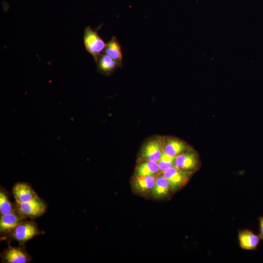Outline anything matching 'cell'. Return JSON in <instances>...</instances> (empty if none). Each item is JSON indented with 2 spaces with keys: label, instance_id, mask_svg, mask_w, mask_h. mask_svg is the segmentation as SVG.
Wrapping results in <instances>:
<instances>
[{
  "label": "cell",
  "instance_id": "obj_17",
  "mask_svg": "<svg viewBox=\"0 0 263 263\" xmlns=\"http://www.w3.org/2000/svg\"><path fill=\"white\" fill-rule=\"evenodd\" d=\"M9 193L2 187L0 188V213L4 215L16 209L15 203H12L9 200Z\"/></svg>",
  "mask_w": 263,
  "mask_h": 263
},
{
  "label": "cell",
  "instance_id": "obj_5",
  "mask_svg": "<svg viewBox=\"0 0 263 263\" xmlns=\"http://www.w3.org/2000/svg\"><path fill=\"white\" fill-rule=\"evenodd\" d=\"M0 257L3 263H29L32 261L25 245L12 247L8 244V247L1 253Z\"/></svg>",
  "mask_w": 263,
  "mask_h": 263
},
{
  "label": "cell",
  "instance_id": "obj_7",
  "mask_svg": "<svg viewBox=\"0 0 263 263\" xmlns=\"http://www.w3.org/2000/svg\"><path fill=\"white\" fill-rule=\"evenodd\" d=\"M163 143L164 139L158 137L149 141L142 149L141 158L158 162L163 152Z\"/></svg>",
  "mask_w": 263,
  "mask_h": 263
},
{
  "label": "cell",
  "instance_id": "obj_15",
  "mask_svg": "<svg viewBox=\"0 0 263 263\" xmlns=\"http://www.w3.org/2000/svg\"><path fill=\"white\" fill-rule=\"evenodd\" d=\"M96 63L98 71L105 75L110 74L119 67L117 62L104 52L100 55Z\"/></svg>",
  "mask_w": 263,
  "mask_h": 263
},
{
  "label": "cell",
  "instance_id": "obj_6",
  "mask_svg": "<svg viewBox=\"0 0 263 263\" xmlns=\"http://www.w3.org/2000/svg\"><path fill=\"white\" fill-rule=\"evenodd\" d=\"M168 180L173 192L184 187L193 174L173 166L162 172Z\"/></svg>",
  "mask_w": 263,
  "mask_h": 263
},
{
  "label": "cell",
  "instance_id": "obj_10",
  "mask_svg": "<svg viewBox=\"0 0 263 263\" xmlns=\"http://www.w3.org/2000/svg\"><path fill=\"white\" fill-rule=\"evenodd\" d=\"M190 148L183 141L174 137L164 139L163 151L169 156L176 157Z\"/></svg>",
  "mask_w": 263,
  "mask_h": 263
},
{
  "label": "cell",
  "instance_id": "obj_8",
  "mask_svg": "<svg viewBox=\"0 0 263 263\" xmlns=\"http://www.w3.org/2000/svg\"><path fill=\"white\" fill-rule=\"evenodd\" d=\"M12 194L16 202L18 203L29 202L38 197L29 183L22 182L16 183L14 185Z\"/></svg>",
  "mask_w": 263,
  "mask_h": 263
},
{
  "label": "cell",
  "instance_id": "obj_9",
  "mask_svg": "<svg viewBox=\"0 0 263 263\" xmlns=\"http://www.w3.org/2000/svg\"><path fill=\"white\" fill-rule=\"evenodd\" d=\"M26 220L21 217L16 209L13 211L0 217V234L1 236L11 232L20 223Z\"/></svg>",
  "mask_w": 263,
  "mask_h": 263
},
{
  "label": "cell",
  "instance_id": "obj_2",
  "mask_svg": "<svg viewBox=\"0 0 263 263\" xmlns=\"http://www.w3.org/2000/svg\"><path fill=\"white\" fill-rule=\"evenodd\" d=\"M15 204L17 211L25 219L34 220L42 216L47 207V203L38 196L29 202Z\"/></svg>",
  "mask_w": 263,
  "mask_h": 263
},
{
  "label": "cell",
  "instance_id": "obj_11",
  "mask_svg": "<svg viewBox=\"0 0 263 263\" xmlns=\"http://www.w3.org/2000/svg\"><path fill=\"white\" fill-rule=\"evenodd\" d=\"M173 192L168 180L162 173L158 174L156 178L155 185L150 192L151 195L155 198L163 199L168 197Z\"/></svg>",
  "mask_w": 263,
  "mask_h": 263
},
{
  "label": "cell",
  "instance_id": "obj_18",
  "mask_svg": "<svg viewBox=\"0 0 263 263\" xmlns=\"http://www.w3.org/2000/svg\"><path fill=\"white\" fill-rule=\"evenodd\" d=\"M175 158L169 156L164 151L163 152L160 160L157 162L159 169L162 173L174 166Z\"/></svg>",
  "mask_w": 263,
  "mask_h": 263
},
{
  "label": "cell",
  "instance_id": "obj_19",
  "mask_svg": "<svg viewBox=\"0 0 263 263\" xmlns=\"http://www.w3.org/2000/svg\"><path fill=\"white\" fill-rule=\"evenodd\" d=\"M260 224V233L259 236L261 239L263 240V216H262L259 218Z\"/></svg>",
  "mask_w": 263,
  "mask_h": 263
},
{
  "label": "cell",
  "instance_id": "obj_1",
  "mask_svg": "<svg viewBox=\"0 0 263 263\" xmlns=\"http://www.w3.org/2000/svg\"><path fill=\"white\" fill-rule=\"evenodd\" d=\"M37 224L33 220H23L11 232L0 236V241H5L8 244L13 241L18 242L20 246H24L27 241L40 234Z\"/></svg>",
  "mask_w": 263,
  "mask_h": 263
},
{
  "label": "cell",
  "instance_id": "obj_13",
  "mask_svg": "<svg viewBox=\"0 0 263 263\" xmlns=\"http://www.w3.org/2000/svg\"><path fill=\"white\" fill-rule=\"evenodd\" d=\"M157 176H135L133 182L134 190L143 194L151 192L155 185Z\"/></svg>",
  "mask_w": 263,
  "mask_h": 263
},
{
  "label": "cell",
  "instance_id": "obj_16",
  "mask_svg": "<svg viewBox=\"0 0 263 263\" xmlns=\"http://www.w3.org/2000/svg\"><path fill=\"white\" fill-rule=\"evenodd\" d=\"M104 52L117 62L119 67H121L122 53L121 46L116 37H113L106 44Z\"/></svg>",
  "mask_w": 263,
  "mask_h": 263
},
{
  "label": "cell",
  "instance_id": "obj_12",
  "mask_svg": "<svg viewBox=\"0 0 263 263\" xmlns=\"http://www.w3.org/2000/svg\"><path fill=\"white\" fill-rule=\"evenodd\" d=\"M239 244L241 248L245 250L255 249L261 238L249 229L240 230L238 233Z\"/></svg>",
  "mask_w": 263,
  "mask_h": 263
},
{
  "label": "cell",
  "instance_id": "obj_14",
  "mask_svg": "<svg viewBox=\"0 0 263 263\" xmlns=\"http://www.w3.org/2000/svg\"><path fill=\"white\" fill-rule=\"evenodd\" d=\"M161 173L157 162L143 160L136 167L135 176H157Z\"/></svg>",
  "mask_w": 263,
  "mask_h": 263
},
{
  "label": "cell",
  "instance_id": "obj_3",
  "mask_svg": "<svg viewBox=\"0 0 263 263\" xmlns=\"http://www.w3.org/2000/svg\"><path fill=\"white\" fill-rule=\"evenodd\" d=\"M84 43L86 50L93 56L96 63L104 52L106 44L95 30L87 26L84 30Z\"/></svg>",
  "mask_w": 263,
  "mask_h": 263
},
{
  "label": "cell",
  "instance_id": "obj_4",
  "mask_svg": "<svg viewBox=\"0 0 263 263\" xmlns=\"http://www.w3.org/2000/svg\"><path fill=\"white\" fill-rule=\"evenodd\" d=\"M174 166L184 171L194 173L201 166L199 155L190 149L176 157Z\"/></svg>",
  "mask_w": 263,
  "mask_h": 263
}]
</instances>
